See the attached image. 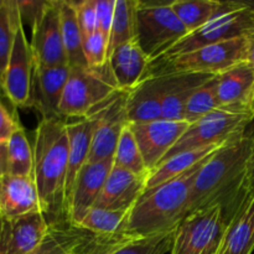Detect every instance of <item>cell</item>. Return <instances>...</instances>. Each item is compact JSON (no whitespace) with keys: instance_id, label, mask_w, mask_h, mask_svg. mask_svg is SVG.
Returning a JSON list of instances; mask_svg holds the SVG:
<instances>
[{"instance_id":"6da1fadb","label":"cell","mask_w":254,"mask_h":254,"mask_svg":"<svg viewBox=\"0 0 254 254\" xmlns=\"http://www.w3.org/2000/svg\"><path fill=\"white\" fill-rule=\"evenodd\" d=\"M254 133L222 146L210 156L193 181L188 215L201 208L221 206L230 225L248 196V163Z\"/></svg>"},{"instance_id":"7a4b0ae2","label":"cell","mask_w":254,"mask_h":254,"mask_svg":"<svg viewBox=\"0 0 254 254\" xmlns=\"http://www.w3.org/2000/svg\"><path fill=\"white\" fill-rule=\"evenodd\" d=\"M34 178L40 208L50 226L68 222L66 181L68 168V133L62 118H41L34 141Z\"/></svg>"},{"instance_id":"3957f363","label":"cell","mask_w":254,"mask_h":254,"mask_svg":"<svg viewBox=\"0 0 254 254\" xmlns=\"http://www.w3.org/2000/svg\"><path fill=\"white\" fill-rule=\"evenodd\" d=\"M207 159L178 178L144 191L129 211L122 235L146 238L175 231L188 216L193 181Z\"/></svg>"},{"instance_id":"277c9868","label":"cell","mask_w":254,"mask_h":254,"mask_svg":"<svg viewBox=\"0 0 254 254\" xmlns=\"http://www.w3.org/2000/svg\"><path fill=\"white\" fill-rule=\"evenodd\" d=\"M247 61V36L208 45L193 51L165 60L149 62L146 77L178 73L220 76Z\"/></svg>"},{"instance_id":"5b68a950","label":"cell","mask_w":254,"mask_h":254,"mask_svg":"<svg viewBox=\"0 0 254 254\" xmlns=\"http://www.w3.org/2000/svg\"><path fill=\"white\" fill-rule=\"evenodd\" d=\"M71 67V66H69ZM108 67H71L60 104L61 118H87L109 103L119 93Z\"/></svg>"},{"instance_id":"8992f818","label":"cell","mask_w":254,"mask_h":254,"mask_svg":"<svg viewBox=\"0 0 254 254\" xmlns=\"http://www.w3.org/2000/svg\"><path fill=\"white\" fill-rule=\"evenodd\" d=\"M254 32V5L242 1H226L222 11L205 26L186 35L178 44L155 60H165L208 45L220 44Z\"/></svg>"},{"instance_id":"52a82bcc","label":"cell","mask_w":254,"mask_h":254,"mask_svg":"<svg viewBox=\"0 0 254 254\" xmlns=\"http://www.w3.org/2000/svg\"><path fill=\"white\" fill-rule=\"evenodd\" d=\"M189 35L169 2L136 1L135 40L149 61L165 54Z\"/></svg>"},{"instance_id":"ba28073f","label":"cell","mask_w":254,"mask_h":254,"mask_svg":"<svg viewBox=\"0 0 254 254\" xmlns=\"http://www.w3.org/2000/svg\"><path fill=\"white\" fill-rule=\"evenodd\" d=\"M227 228L221 206L189 213L176 228L170 254H217Z\"/></svg>"},{"instance_id":"9c48e42d","label":"cell","mask_w":254,"mask_h":254,"mask_svg":"<svg viewBox=\"0 0 254 254\" xmlns=\"http://www.w3.org/2000/svg\"><path fill=\"white\" fill-rule=\"evenodd\" d=\"M253 119L254 117L246 114L228 113L223 111L212 112L190 124L188 130L179 139L163 161L184 151L232 143L245 135L248 124L252 123Z\"/></svg>"},{"instance_id":"30bf717a","label":"cell","mask_w":254,"mask_h":254,"mask_svg":"<svg viewBox=\"0 0 254 254\" xmlns=\"http://www.w3.org/2000/svg\"><path fill=\"white\" fill-rule=\"evenodd\" d=\"M31 31L30 47L34 59V67H57L68 64L62 39L60 0L47 1L41 17Z\"/></svg>"},{"instance_id":"8fae6325","label":"cell","mask_w":254,"mask_h":254,"mask_svg":"<svg viewBox=\"0 0 254 254\" xmlns=\"http://www.w3.org/2000/svg\"><path fill=\"white\" fill-rule=\"evenodd\" d=\"M34 78V59L31 47L20 25L15 36L11 55L1 79L4 96L14 107L30 108L31 107V89Z\"/></svg>"},{"instance_id":"7c38bea8","label":"cell","mask_w":254,"mask_h":254,"mask_svg":"<svg viewBox=\"0 0 254 254\" xmlns=\"http://www.w3.org/2000/svg\"><path fill=\"white\" fill-rule=\"evenodd\" d=\"M149 171H153L174 148L190 124L185 121H159L129 124Z\"/></svg>"},{"instance_id":"4fadbf2b","label":"cell","mask_w":254,"mask_h":254,"mask_svg":"<svg viewBox=\"0 0 254 254\" xmlns=\"http://www.w3.org/2000/svg\"><path fill=\"white\" fill-rule=\"evenodd\" d=\"M127 92H119L99 111L92 135L88 163L113 160L119 138L129 124L127 116Z\"/></svg>"},{"instance_id":"5bb4252c","label":"cell","mask_w":254,"mask_h":254,"mask_svg":"<svg viewBox=\"0 0 254 254\" xmlns=\"http://www.w3.org/2000/svg\"><path fill=\"white\" fill-rule=\"evenodd\" d=\"M50 225L41 212L20 217L0 215V254H29L44 241Z\"/></svg>"},{"instance_id":"9a60e30c","label":"cell","mask_w":254,"mask_h":254,"mask_svg":"<svg viewBox=\"0 0 254 254\" xmlns=\"http://www.w3.org/2000/svg\"><path fill=\"white\" fill-rule=\"evenodd\" d=\"M112 168L113 160L87 163L82 168L67 205V221L69 223L78 226L87 212L93 208Z\"/></svg>"},{"instance_id":"2e32d148","label":"cell","mask_w":254,"mask_h":254,"mask_svg":"<svg viewBox=\"0 0 254 254\" xmlns=\"http://www.w3.org/2000/svg\"><path fill=\"white\" fill-rule=\"evenodd\" d=\"M220 111L254 117V66L243 62L218 76Z\"/></svg>"},{"instance_id":"e0dca14e","label":"cell","mask_w":254,"mask_h":254,"mask_svg":"<svg viewBox=\"0 0 254 254\" xmlns=\"http://www.w3.org/2000/svg\"><path fill=\"white\" fill-rule=\"evenodd\" d=\"M71 67H34L31 89V107L40 112L41 118H61L60 104ZM64 119V118H62Z\"/></svg>"},{"instance_id":"ac0fdd59","label":"cell","mask_w":254,"mask_h":254,"mask_svg":"<svg viewBox=\"0 0 254 254\" xmlns=\"http://www.w3.org/2000/svg\"><path fill=\"white\" fill-rule=\"evenodd\" d=\"M146 180L113 165L93 207L130 211L146 190Z\"/></svg>"},{"instance_id":"d6986e66","label":"cell","mask_w":254,"mask_h":254,"mask_svg":"<svg viewBox=\"0 0 254 254\" xmlns=\"http://www.w3.org/2000/svg\"><path fill=\"white\" fill-rule=\"evenodd\" d=\"M164 92V77H146L135 88L127 92L126 104L129 124L148 123L161 119Z\"/></svg>"},{"instance_id":"ffe728a7","label":"cell","mask_w":254,"mask_h":254,"mask_svg":"<svg viewBox=\"0 0 254 254\" xmlns=\"http://www.w3.org/2000/svg\"><path fill=\"white\" fill-rule=\"evenodd\" d=\"M41 212L32 176L5 175L0 178V215L14 218Z\"/></svg>"},{"instance_id":"44dd1931","label":"cell","mask_w":254,"mask_h":254,"mask_svg":"<svg viewBox=\"0 0 254 254\" xmlns=\"http://www.w3.org/2000/svg\"><path fill=\"white\" fill-rule=\"evenodd\" d=\"M149 62L136 40L116 47L109 55L108 66L119 91L129 92L135 88L145 78Z\"/></svg>"},{"instance_id":"7402d4cb","label":"cell","mask_w":254,"mask_h":254,"mask_svg":"<svg viewBox=\"0 0 254 254\" xmlns=\"http://www.w3.org/2000/svg\"><path fill=\"white\" fill-rule=\"evenodd\" d=\"M101 111V109H99ZM98 112L87 118L78 119L76 122H67L68 133V168H67L66 181V213L67 205L73 190L74 183L79 171L88 163L89 150H91L92 135L94 127L98 121Z\"/></svg>"},{"instance_id":"603a6c76","label":"cell","mask_w":254,"mask_h":254,"mask_svg":"<svg viewBox=\"0 0 254 254\" xmlns=\"http://www.w3.org/2000/svg\"><path fill=\"white\" fill-rule=\"evenodd\" d=\"M165 79L163 101V117L166 121H184L186 104L193 92L215 76L193 73H178L161 76Z\"/></svg>"},{"instance_id":"cb8c5ba5","label":"cell","mask_w":254,"mask_h":254,"mask_svg":"<svg viewBox=\"0 0 254 254\" xmlns=\"http://www.w3.org/2000/svg\"><path fill=\"white\" fill-rule=\"evenodd\" d=\"M222 254H252L254 251V192L230 222L221 246Z\"/></svg>"},{"instance_id":"d4e9b609","label":"cell","mask_w":254,"mask_h":254,"mask_svg":"<svg viewBox=\"0 0 254 254\" xmlns=\"http://www.w3.org/2000/svg\"><path fill=\"white\" fill-rule=\"evenodd\" d=\"M94 236V233L88 232L79 226H74L69 222L50 226L49 233L44 241L29 254L78 253Z\"/></svg>"},{"instance_id":"484cf974","label":"cell","mask_w":254,"mask_h":254,"mask_svg":"<svg viewBox=\"0 0 254 254\" xmlns=\"http://www.w3.org/2000/svg\"><path fill=\"white\" fill-rule=\"evenodd\" d=\"M227 145V144H226ZM225 145H213L206 146V148L196 149V150L184 151L176 155L171 156L168 160L159 164L155 169L150 173L148 180H146V190L153 189L155 186L161 185L166 181L171 180L174 178H178L181 174L186 173L188 170L192 169L193 166L202 163L205 159L212 155L217 150H220Z\"/></svg>"},{"instance_id":"4316f807","label":"cell","mask_w":254,"mask_h":254,"mask_svg":"<svg viewBox=\"0 0 254 254\" xmlns=\"http://www.w3.org/2000/svg\"><path fill=\"white\" fill-rule=\"evenodd\" d=\"M62 39L71 67H88L83 54V35L79 29L73 2L60 0Z\"/></svg>"},{"instance_id":"83f0119b","label":"cell","mask_w":254,"mask_h":254,"mask_svg":"<svg viewBox=\"0 0 254 254\" xmlns=\"http://www.w3.org/2000/svg\"><path fill=\"white\" fill-rule=\"evenodd\" d=\"M225 4L226 1L220 0H175L171 1V7L191 34L217 16Z\"/></svg>"},{"instance_id":"f1b7e54d","label":"cell","mask_w":254,"mask_h":254,"mask_svg":"<svg viewBox=\"0 0 254 254\" xmlns=\"http://www.w3.org/2000/svg\"><path fill=\"white\" fill-rule=\"evenodd\" d=\"M113 165L140 178L148 179L150 175V171L146 168L143 154L129 124L124 128L119 138L118 145L114 153Z\"/></svg>"},{"instance_id":"f546056e","label":"cell","mask_w":254,"mask_h":254,"mask_svg":"<svg viewBox=\"0 0 254 254\" xmlns=\"http://www.w3.org/2000/svg\"><path fill=\"white\" fill-rule=\"evenodd\" d=\"M21 24L22 21L16 0H4L0 6V78L1 79L11 55L17 29Z\"/></svg>"},{"instance_id":"4dcf8cb0","label":"cell","mask_w":254,"mask_h":254,"mask_svg":"<svg viewBox=\"0 0 254 254\" xmlns=\"http://www.w3.org/2000/svg\"><path fill=\"white\" fill-rule=\"evenodd\" d=\"M34 149L22 127L17 128L7 141V174L14 176H32Z\"/></svg>"},{"instance_id":"1f68e13d","label":"cell","mask_w":254,"mask_h":254,"mask_svg":"<svg viewBox=\"0 0 254 254\" xmlns=\"http://www.w3.org/2000/svg\"><path fill=\"white\" fill-rule=\"evenodd\" d=\"M215 111H220L218 76L211 77L193 92L186 104L184 121L192 124Z\"/></svg>"},{"instance_id":"d6a6232c","label":"cell","mask_w":254,"mask_h":254,"mask_svg":"<svg viewBox=\"0 0 254 254\" xmlns=\"http://www.w3.org/2000/svg\"><path fill=\"white\" fill-rule=\"evenodd\" d=\"M136 0H116L109 35V55L116 47L135 40Z\"/></svg>"},{"instance_id":"836d02e7","label":"cell","mask_w":254,"mask_h":254,"mask_svg":"<svg viewBox=\"0 0 254 254\" xmlns=\"http://www.w3.org/2000/svg\"><path fill=\"white\" fill-rule=\"evenodd\" d=\"M175 231L146 238L123 236L106 254H166L171 252Z\"/></svg>"},{"instance_id":"e575fe53","label":"cell","mask_w":254,"mask_h":254,"mask_svg":"<svg viewBox=\"0 0 254 254\" xmlns=\"http://www.w3.org/2000/svg\"><path fill=\"white\" fill-rule=\"evenodd\" d=\"M128 216L129 211L93 207L87 212L78 226L94 235L116 236L121 235Z\"/></svg>"},{"instance_id":"d590c367","label":"cell","mask_w":254,"mask_h":254,"mask_svg":"<svg viewBox=\"0 0 254 254\" xmlns=\"http://www.w3.org/2000/svg\"><path fill=\"white\" fill-rule=\"evenodd\" d=\"M83 54L87 64L91 68L108 67L109 40L99 31L83 39Z\"/></svg>"},{"instance_id":"8d00e7d4","label":"cell","mask_w":254,"mask_h":254,"mask_svg":"<svg viewBox=\"0 0 254 254\" xmlns=\"http://www.w3.org/2000/svg\"><path fill=\"white\" fill-rule=\"evenodd\" d=\"M72 2H73L74 10H76V16L83 39L98 31L96 0H82V1Z\"/></svg>"},{"instance_id":"74e56055","label":"cell","mask_w":254,"mask_h":254,"mask_svg":"<svg viewBox=\"0 0 254 254\" xmlns=\"http://www.w3.org/2000/svg\"><path fill=\"white\" fill-rule=\"evenodd\" d=\"M114 6H116V0H96L98 31L108 37V40L113 24Z\"/></svg>"},{"instance_id":"f35d334b","label":"cell","mask_w":254,"mask_h":254,"mask_svg":"<svg viewBox=\"0 0 254 254\" xmlns=\"http://www.w3.org/2000/svg\"><path fill=\"white\" fill-rule=\"evenodd\" d=\"M17 7H19L20 17H21L22 25L24 22H27V24L32 27L35 26L39 19L41 17L42 12H44L45 7H46L47 1H44V0H39V1H34V0H16Z\"/></svg>"},{"instance_id":"ab89813d","label":"cell","mask_w":254,"mask_h":254,"mask_svg":"<svg viewBox=\"0 0 254 254\" xmlns=\"http://www.w3.org/2000/svg\"><path fill=\"white\" fill-rule=\"evenodd\" d=\"M20 123L16 117H12L0 98V143H7L10 136L20 128Z\"/></svg>"},{"instance_id":"60d3db41","label":"cell","mask_w":254,"mask_h":254,"mask_svg":"<svg viewBox=\"0 0 254 254\" xmlns=\"http://www.w3.org/2000/svg\"><path fill=\"white\" fill-rule=\"evenodd\" d=\"M7 175V143H0V178Z\"/></svg>"},{"instance_id":"b9f144b4","label":"cell","mask_w":254,"mask_h":254,"mask_svg":"<svg viewBox=\"0 0 254 254\" xmlns=\"http://www.w3.org/2000/svg\"><path fill=\"white\" fill-rule=\"evenodd\" d=\"M247 62L254 66V32L247 36Z\"/></svg>"},{"instance_id":"7bdbcfd3","label":"cell","mask_w":254,"mask_h":254,"mask_svg":"<svg viewBox=\"0 0 254 254\" xmlns=\"http://www.w3.org/2000/svg\"><path fill=\"white\" fill-rule=\"evenodd\" d=\"M91 243H92V242H89L88 245H87L86 247H84L83 250L81 251V252H78V253H74V254H88V252H89V248H88V247H91Z\"/></svg>"},{"instance_id":"ee69618b","label":"cell","mask_w":254,"mask_h":254,"mask_svg":"<svg viewBox=\"0 0 254 254\" xmlns=\"http://www.w3.org/2000/svg\"><path fill=\"white\" fill-rule=\"evenodd\" d=\"M1 96H4V92H2V86H1V78H0V98Z\"/></svg>"},{"instance_id":"f6af8a7d","label":"cell","mask_w":254,"mask_h":254,"mask_svg":"<svg viewBox=\"0 0 254 254\" xmlns=\"http://www.w3.org/2000/svg\"><path fill=\"white\" fill-rule=\"evenodd\" d=\"M2 2H4V0H0V6H1V5H2Z\"/></svg>"},{"instance_id":"bcb514c9","label":"cell","mask_w":254,"mask_h":254,"mask_svg":"<svg viewBox=\"0 0 254 254\" xmlns=\"http://www.w3.org/2000/svg\"><path fill=\"white\" fill-rule=\"evenodd\" d=\"M217 254H222V251H221V250H220V252H218Z\"/></svg>"}]
</instances>
